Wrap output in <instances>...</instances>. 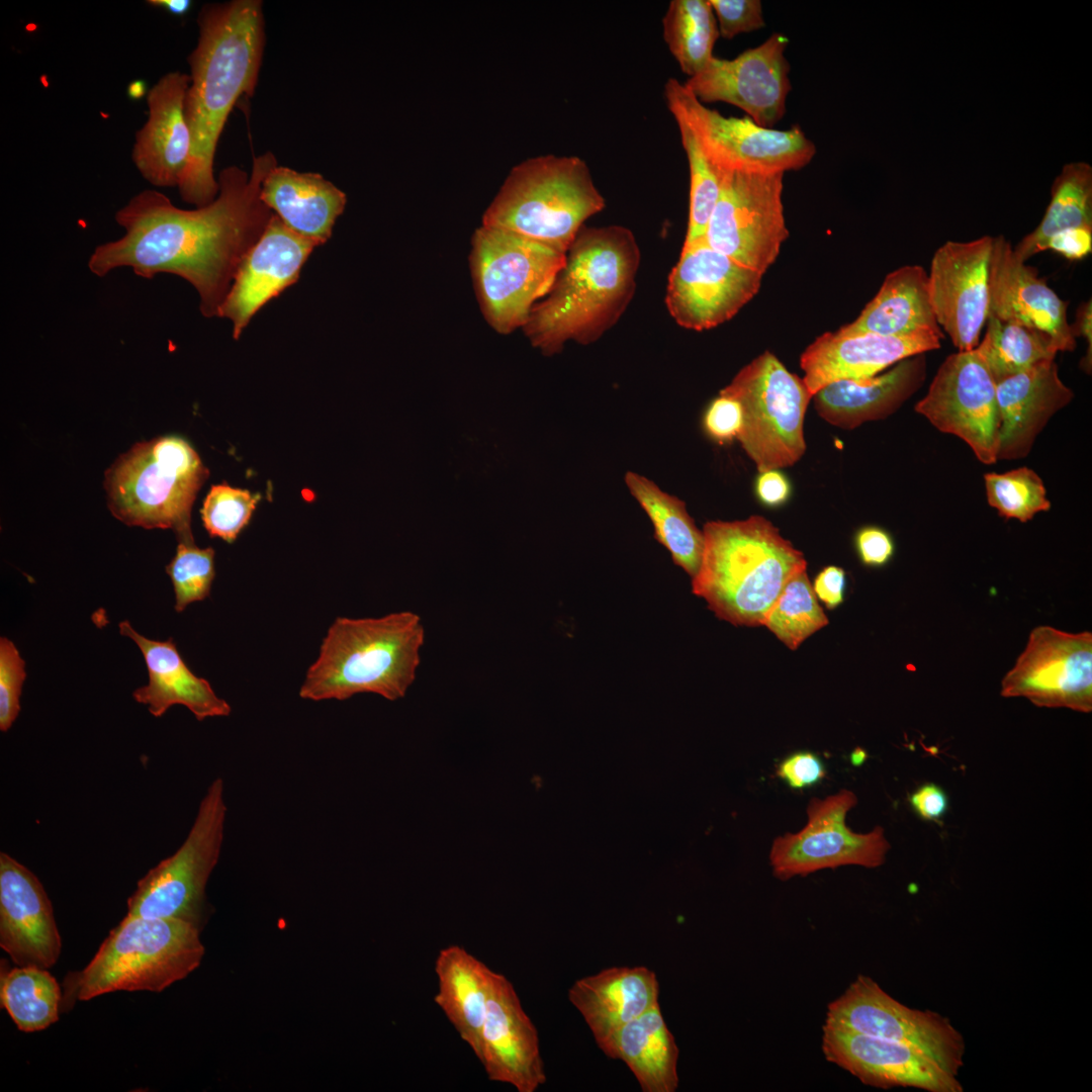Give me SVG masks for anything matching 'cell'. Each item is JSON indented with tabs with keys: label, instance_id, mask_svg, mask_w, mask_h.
I'll list each match as a JSON object with an SVG mask.
<instances>
[{
	"label": "cell",
	"instance_id": "33",
	"mask_svg": "<svg viewBox=\"0 0 1092 1092\" xmlns=\"http://www.w3.org/2000/svg\"><path fill=\"white\" fill-rule=\"evenodd\" d=\"M837 332L897 337L933 333L944 338L932 308L924 268L906 265L889 273L860 314Z\"/></svg>",
	"mask_w": 1092,
	"mask_h": 1092
},
{
	"label": "cell",
	"instance_id": "29",
	"mask_svg": "<svg viewBox=\"0 0 1092 1092\" xmlns=\"http://www.w3.org/2000/svg\"><path fill=\"white\" fill-rule=\"evenodd\" d=\"M925 353L906 358L887 372L858 380H839L813 396L817 414L828 424L852 430L894 414L923 384Z\"/></svg>",
	"mask_w": 1092,
	"mask_h": 1092
},
{
	"label": "cell",
	"instance_id": "34",
	"mask_svg": "<svg viewBox=\"0 0 1092 1092\" xmlns=\"http://www.w3.org/2000/svg\"><path fill=\"white\" fill-rule=\"evenodd\" d=\"M493 972L460 945L441 949L435 961V1003L477 1058Z\"/></svg>",
	"mask_w": 1092,
	"mask_h": 1092
},
{
	"label": "cell",
	"instance_id": "50",
	"mask_svg": "<svg viewBox=\"0 0 1092 1092\" xmlns=\"http://www.w3.org/2000/svg\"><path fill=\"white\" fill-rule=\"evenodd\" d=\"M855 548L864 565L879 567L893 557L895 546L891 535L878 526H866L855 535Z\"/></svg>",
	"mask_w": 1092,
	"mask_h": 1092
},
{
	"label": "cell",
	"instance_id": "45",
	"mask_svg": "<svg viewBox=\"0 0 1092 1092\" xmlns=\"http://www.w3.org/2000/svg\"><path fill=\"white\" fill-rule=\"evenodd\" d=\"M259 499V494L247 489L226 483L212 485L200 511L203 526L211 537L233 543L248 525Z\"/></svg>",
	"mask_w": 1092,
	"mask_h": 1092
},
{
	"label": "cell",
	"instance_id": "49",
	"mask_svg": "<svg viewBox=\"0 0 1092 1092\" xmlns=\"http://www.w3.org/2000/svg\"><path fill=\"white\" fill-rule=\"evenodd\" d=\"M778 776L791 788L803 789L825 778V767L812 752H796L785 758L777 769Z\"/></svg>",
	"mask_w": 1092,
	"mask_h": 1092
},
{
	"label": "cell",
	"instance_id": "37",
	"mask_svg": "<svg viewBox=\"0 0 1092 1092\" xmlns=\"http://www.w3.org/2000/svg\"><path fill=\"white\" fill-rule=\"evenodd\" d=\"M1092 228V169L1082 162L1063 167L1052 187L1051 201L1038 225L1013 248L1023 262L1044 251L1056 234Z\"/></svg>",
	"mask_w": 1092,
	"mask_h": 1092
},
{
	"label": "cell",
	"instance_id": "54",
	"mask_svg": "<svg viewBox=\"0 0 1092 1092\" xmlns=\"http://www.w3.org/2000/svg\"><path fill=\"white\" fill-rule=\"evenodd\" d=\"M754 489L760 503L771 508L784 505L791 495L790 481L780 469L759 472Z\"/></svg>",
	"mask_w": 1092,
	"mask_h": 1092
},
{
	"label": "cell",
	"instance_id": "43",
	"mask_svg": "<svg viewBox=\"0 0 1092 1092\" xmlns=\"http://www.w3.org/2000/svg\"><path fill=\"white\" fill-rule=\"evenodd\" d=\"M984 481L988 504L1005 519L1027 522L1051 508L1042 479L1028 467L989 472Z\"/></svg>",
	"mask_w": 1092,
	"mask_h": 1092
},
{
	"label": "cell",
	"instance_id": "52",
	"mask_svg": "<svg viewBox=\"0 0 1092 1092\" xmlns=\"http://www.w3.org/2000/svg\"><path fill=\"white\" fill-rule=\"evenodd\" d=\"M1092 249V228H1075L1054 235L1045 244V250H1053L1069 260H1080L1088 256Z\"/></svg>",
	"mask_w": 1092,
	"mask_h": 1092
},
{
	"label": "cell",
	"instance_id": "5",
	"mask_svg": "<svg viewBox=\"0 0 1092 1092\" xmlns=\"http://www.w3.org/2000/svg\"><path fill=\"white\" fill-rule=\"evenodd\" d=\"M425 629L418 614L378 618L338 617L330 626L299 697L344 701L372 693L388 701L405 696L420 665Z\"/></svg>",
	"mask_w": 1092,
	"mask_h": 1092
},
{
	"label": "cell",
	"instance_id": "31",
	"mask_svg": "<svg viewBox=\"0 0 1092 1092\" xmlns=\"http://www.w3.org/2000/svg\"><path fill=\"white\" fill-rule=\"evenodd\" d=\"M121 635L131 639L142 651L149 681L138 688L132 697L155 717L163 716L174 705L185 706L198 721L229 716L232 708L219 698L210 684L187 666L172 638L149 639L138 633L128 621L118 625Z\"/></svg>",
	"mask_w": 1092,
	"mask_h": 1092
},
{
	"label": "cell",
	"instance_id": "42",
	"mask_svg": "<svg viewBox=\"0 0 1092 1092\" xmlns=\"http://www.w3.org/2000/svg\"><path fill=\"white\" fill-rule=\"evenodd\" d=\"M690 170V204L687 236L684 245L702 240L718 201L724 171L706 156L690 127L674 118Z\"/></svg>",
	"mask_w": 1092,
	"mask_h": 1092
},
{
	"label": "cell",
	"instance_id": "16",
	"mask_svg": "<svg viewBox=\"0 0 1092 1092\" xmlns=\"http://www.w3.org/2000/svg\"><path fill=\"white\" fill-rule=\"evenodd\" d=\"M915 411L939 431L961 438L982 463L997 462L996 381L976 348L943 361Z\"/></svg>",
	"mask_w": 1092,
	"mask_h": 1092
},
{
	"label": "cell",
	"instance_id": "27",
	"mask_svg": "<svg viewBox=\"0 0 1092 1092\" xmlns=\"http://www.w3.org/2000/svg\"><path fill=\"white\" fill-rule=\"evenodd\" d=\"M190 76L178 71L162 76L147 95L148 119L136 132L132 161L156 187L179 186L187 168L192 140L185 115Z\"/></svg>",
	"mask_w": 1092,
	"mask_h": 1092
},
{
	"label": "cell",
	"instance_id": "25",
	"mask_svg": "<svg viewBox=\"0 0 1092 1092\" xmlns=\"http://www.w3.org/2000/svg\"><path fill=\"white\" fill-rule=\"evenodd\" d=\"M1067 302L1014 253L1003 236L994 238L990 265L989 314L1046 334L1060 351H1074L1076 339Z\"/></svg>",
	"mask_w": 1092,
	"mask_h": 1092
},
{
	"label": "cell",
	"instance_id": "1",
	"mask_svg": "<svg viewBox=\"0 0 1092 1092\" xmlns=\"http://www.w3.org/2000/svg\"><path fill=\"white\" fill-rule=\"evenodd\" d=\"M276 165L267 152L254 158L250 174L224 168L216 198L194 209L177 207L157 190L141 191L115 214L124 235L96 247L89 270L98 277L121 267L145 279L177 275L196 289L200 312L218 316L242 261L274 214L261 188Z\"/></svg>",
	"mask_w": 1092,
	"mask_h": 1092
},
{
	"label": "cell",
	"instance_id": "9",
	"mask_svg": "<svg viewBox=\"0 0 1092 1092\" xmlns=\"http://www.w3.org/2000/svg\"><path fill=\"white\" fill-rule=\"evenodd\" d=\"M566 254L522 235L481 224L471 238L469 266L481 313L507 335L526 324L550 290Z\"/></svg>",
	"mask_w": 1092,
	"mask_h": 1092
},
{
	"label": "cell",
	"instance_id": "21",
	"mask_svg": "<svg viewBox=\"0 0 1092 1092\" xmlns=\"http://www.w3.org/2000/svg\"><path fill=\"white\" fill-rule=\"evenodd\" d=\"M822 1051L828 1062L869 1086L963 1091L957 1075L927 1052L909 1044L824 1024Z\"/></svg>",
	"mask_w": 1092,
	"mask_h": 1092
},
{
	"label": "cell",
	"instance_id": "4",
	"mask_svg": "<svg viewBox=\"0 0 1092 1092\" xmlns=\"http://www.w3.org/2000/svg\"><path fill=\"white\" fill-rule=\"evenodd\" d=\"M704 550L692 590L721 620L763 623L786 583L807 568L804 554L762 516L704 525Z\"/></svg>",
	"mask_w": 1092,
	"mask_h": 1092
},
{
	"label": "cell",
	"instance_id": "28",
	"mask_svg": "<svg viewBox=\"0 0 1092 1092\" xmlns=\"http://www.w3.org/2000/svg\"><path fill=\"white\" fill-rule=\"evenodd\" d=\"M1000 419L998 460L1025 457L1050 419L1068 405L1074 392L1046 360L996 383Z\"/></svg>",
	"mask_w": 1092,
	"mask_h": 1092
},
{
	"label": "cell",
	"instance_id": "19",
	"mask_svg": "<svg viewBox=\"0 0 1092 1092\" xmlns=\"http://www.w3.org/2000/svg\"><path fill=\"white\" fill-rule=\"evenodd\" d=\"M788 43V37L777 32L734 59L714 57L684 85L702 103L732 104L756 124L772 128L786 113L792 89L785 57Z\"/></svg>",
	"mask_w": 1092,
	"mask_h": 1092
},
{
	"label": "cell",
	"instance_id": "18",
	"mask_svg": "<svg viewBox=\"0 0 1092 1092\" xmlns=\"http://www.w3.org/2000/svg\"><path fill=\"white\" fill-rule=\"evenodd\" d=\"M1001 696L1024 697L1037 707L1091 712L1092 633L1034 628L1002 679Z\"/></svg>",
	"mask_w": 1092,
	"mask_h": 1092
},
{
	"label": "cell",
	"instance_id": "24",
	"mask_svg": "<svg viewBox=\"0 0 1092 1092\" xmlns=\"http://www.w3.org/2000/svg\"><path fill=\"white\" fill-rule=\"evenodd\" d=\"M0 946L16 966L41 969L54 967L62 951L43 886L6 852L0 853Z\"/></svg>",
	"mask_w": 1092,
	"mask_h": 1092
},
{
	"label": "cell",
	"instance_id": "13",
	"mask_svg": "<svg viewBox=\"0 0 1092 1092\" xmlns=\"http://www.w3.org/2000/svg\"><path fill=\"white\" fill-rule=\"evenodd\" d=\"M783 177V173L724 172L705 242L764 274L789 236L782 201Z\"/></svg>",
	"mask_w": 1092,
	"mask_h": 1092
},
{
	"label": "cell",
	"instance_id": "47",
	"mask_svg": "<svg viewBox=\"0 0 1092 1092\" xmlns=\"http://www.w3.org/2000/svg\"><path fill=\"white\" fill-rule=\"evenodd\" d=\"M714 11L719 35L726 39L758 30L765 26L762 3L759 0H709Z\"/></svg>",
	"mask_w": 1092,
	"mask_h": 1092
},
{
	"label": "cell",
	"instance_id": "3",
	"mask_svg": "<svg viewBox=\"0 0 1092 1092\" xmlns=\"http://www.w3.org/2000/svg\"><path fill=\"white\" fill-rule=\"evenodd\" d=\"M640 249L626 226L583 225L566 252L563 268L522 328L546 355L565 343L599 340L625 312L636 287Z\"/></svg>",
	"mask_w": 1092,
	"mask_h": 1092
},
{
	"label": "cell",
	"instance_id": "6",
	"mask_svg": "<svg viewBox=\"0 0 1092 1092\" xmlns=\"http://www.w3.org/2000/svg\"><path fill=\"white\" fill-rule=\"evenodd\" d=\"M200 930L183 920L126 914L89 964L66 975L61 1012L106 993L162 992L183 980L204 956Z\"/></svg>",
	"mask_w": 1092,
	"mask_h": 1092
},
{
	"label": "cell",
	"instance_id": "38",
	"mask_svg": "<svg viewBox=\"0 0 1092 1092\" xmlns=\"http://www.w3.org/2000/svg\"><path fill=\"white\" fill-rule=\"evenodd\" d=\"M62 997V986L47 969L9 968L6 960L1 961V1006L19 1030L39 1031L57 1022Z\"/></svg>",
	"mask_w": 1092,
	"mask_h": 1092
},
{
	"label": "cell",
	"instance_id": "41",
	"mask_svg": "<svg viewBox=\"0 0 1092 1092\" xmlns=\"http://www.w3.org/2000/svg\"><path fill=\"white\" fill-rule=\"evenodd\" d=\"M827 624L806 569L786 583L762 623L792 650Z\"/></svg>",
	"mask_w": 1092,
	"mask_h": 1092
},
{
	"label": "cell",
	"instance_id": "32",
	"mask_svg": "<svg viewBox=\"0 0 1092 1092\" xmlns=\"http://www.w3.org/2000/svg\"><path fill=\"white\" fill-rule=\"evenodd\" d=\"M261 199L283 223L316 246L332 236L346 194L321 174L274 166L262 182Z\"/></svg>",
	"mask_w": 1092,
	"mask_h": 1092
},
{
	"label": "cell",
	"instance_id": "51",
	"mask_svg": "<svg viewBox=\"0 0 1092 1092\" xmlns=\"http://www.w3.org/2000/svg\"><path fill=\"white\" fill-rule=\"evenodd\" d=\"M909 803L920 819L939 824L949 808L946 792L934 783L919 786L910 794Z\"/></svg>",
	"mask_w": 1092,
	"mask_h": 1092
},
{
	"label": "cell",
	"instance_id": "44",
	"mask_svg": "<svg viewBox=\"0 0 1092 1092\" xmlns=\"http://www.w3.org/2000/svg\"><path fill=\"white\" fill-rule=\"evenodd\" d=\"M175 594V611L182 612L209 596L215 576L214 550L199 548L193 537L178 540L176 554L166 566Z\"/></svg>",
	"mask_w": 1092,
	"mask_h": 1092
},
{
	"label": "cell",
	"instance_id": "17",
	"mask_svg": "<svg viewBox=\"0 0 1092 1092\" xmlns=\"http://www.w3.org/2000/svg\"><path fill=\"white\" fill-rule=\"evenodd\" d=\"M762 275L711 248L704 239L684 245L668 276L667 310L685 329H713L756 295Z\"/></svg>",
	"mask_w": 1092,
	"mask_h": 1092
},
{
	"label": "cell",
	"instance_id": "40",
	"mask_svg": "<svg viewBox=\"0 0 1092 1092\" xmlns=\"http://www.w3.org/2000/svg\"><path fill=\"white\" fill-rule=\"evenodd\" d=\"M984 338L976 348L997 382L1035 364L1055 360L1059 352L1043 332L988 316Z\"/></svg>",
	"mask_w": 1092,
	"mask_h": 1092
},
{
	"label": "cell",
	"instance_id": "15",
	"mask_svg": "<svg viewBox=\"0 0 1092 1092\" xmlns=\"http://www.w3.org/2000/svg\"><path fill=\"white\" fill-rule=\"evenodd\" d=\"M824 1024L921 1049L957 1076L964 1063V1037L946 1017L903 1005L863 975L828 1004Z\"/></svg>",
	"mask_w": 1092,
	"mask_h": 1092
},
{
	"label": "cell",
	"instance_id": "30",
	"mask_svg": "<svg viewBox=\"0 0 1092 1092\" xmlns=\"http://www.w3.org/2000/svg\"><path fill=\"white\" fill-rule=\"evenodd\" d=\"M656 974L643 966L611 967L576 980L568 990L602 1051L623 1025L658 1004Z\"/></svg>",
	"mask_w": 1092,
	"mask_h": 1092
},
{
	"label": "cell",
	"instance_id": "8",
	"mask_svg": "<svg viewBox=\"0 0 1092 1092\" xmlns=\"http://www.w3.org/2000/svg\"><path fill=\"white\" fill-rule=\"evenodd\" d=\"M208 477L192 446L177 436L136 443L106 470L111 514L127 526L172 529L177 540L193 537L191 510Z\"/></svg>",
	"mask_w": 1092,
	"mask_h": 1092
},
{
	"label": "cell",
	"instance_id": "22",
	"mask_svg": "<svg viewBox=\"0 0 1092 1092\" xmlns=\"http://www.w3.org/2000/svg\"><path fill=\"white\" fill-rule=\"evenodd\" d=\"M477 1059L490 1081L535 1092L546 1082L536 1026L509 979L493 972Z\"/></svg>",
	"mask_w": 1092,
	"mask_h": 1092
},
{
	"label": "cell",
	"instance_id": "26",
	"mask_svg": "<svg viewBox=\"0 0 1092 1092\" xmlns=\"http://www.w3.org/2000/svg\"><path fill=\"white\" fill-rule=\"evenodd\" d=\"M941 339L933 333L904 337L825 333L800 357L803 380L813 396L831 382L870 378L906 358L938 349Z\"/></svg>",
	"mask_w": 1092,
	"mask_h": 1092
},
{
	"label": "cell",
	"instance_id": "2",
	"mask_svg": "<svg viewBox=\"0 0 1092 1092\" xmlns=\"http://www.w3.org/2000/svg\"><path fill=\"white\" fill-rule=\"evenodd\" d=\"M197 23L185 98L192 147L178 189L185 202L201 207L218 194L213 164L226 119L239 99L252 96L257 87L265 48L263 4L259 0L205 4Z\"/></svg>",
	"mask_w": 1092,
	"mask_h": 1092
},
{
	"label": "cell",
	"instance_id": "53",
	"mask_svg": "<svg viewBox=\"0 0 1092 1092\" xmlns=\"http://www.w3.org/2000/svg\"><path fill=\"white\" fill-rule=\"evenodd\" d=\"M845 585L846 575L844 570L841 567L829 565L816 575L812 587L816 598L826 608L832 610L843 602Z\"/></svg>",
	"mask_w": 1092,
	"mask_h": 1092
},
{
	"label": "cell",
	"instance_id": "46",
	"mask_svg": "<svg viewBox=\"0 0 1092 1092\" xmlns=\"http://www.w3.org/2000/svg\"><path fill=\"white\" fill-rule=\"evenodd\" d=\"M26 677L25 661L14 643L0 638V730L8 731L17 718L22 685Z\"/></svg>",
	"mask_w": 1092,
	"mask_h": 1092
},
{
	"label": "cell",
	"instance_id": "14",
	"mask_svg": "<svg viewBox=\"0 0 1092 1092\" xmlns=\"http://www.w3.org/2000/svg\"><path fill=\"white\" fill-rule=\"evenodd\" d=\"M856 803V796L846 789L824 799L813 798L807 807V824L799 832L774 840L769 852L774 876L786 881L841 866H882L890 849L884 829L877 826L862 834L845 824L846 814Z\"/></svg>",
	"mask_w": 1092,
	"mask_h": 1092
},
{
	"label": "cell",
	"instance_id": "11",
	"mask_svg": "<svg viewBox=\"0 0 1092 1092\" xmlns=\"http://www.w3.org/2000/svg\"><path fill=\"white\" fill-rule=\"evenodd\" d=\"M226 811L224 782L216 778L181 846L138 882L126 914L178 919L202 928L207 916L205 888L219 858Z\"/></svg>",
	"mask_w": 1092,
	"mask_h": 1092
},
{
	"label": "cell",
	"instance_id": "10",
	"mask_svg": "<svg viewBox=\"0 0 1092 1092\" xmlns=\"http://www.w3.org/2000/svg\"><path fill=\"white\" fill-rule=\"evenodd\" d=\"M720 393L743 412L737 438L758 472L793 466L804 455V420L812 394L803 378L768 351L745 365Z\"/></svg>",
	"mask_w": 1092,
	"mask_h": 1092
},
{
	"label": "cell",
	"instance_id": "56",
	"mask_svg": "<svg viewBox=\"0 0 1092 1092\" xmlns=\"http://www.w3.org/2000/svg\"><path fill=\"white\" fill-rule=\"evenodd\" d=\"M150 5L157 6L175 15L185 14L191 3L188 0H151Z\"/></svg>",
	"mask_w": 1092,
	"mask_h": 1092
},
{
	"label": "cell",
	"instance_id": "39",
	"mask_svg": "<svg viewBox=\"0 0 1092 1092\" xmlns=\"http://www.w3.org/2000/svg\"><path fill=\"white\" fill-rule=\"evenodd\" d=\"M663 39L689 77L715 57L718 24L709 0H672L662 19Z\"/></svg>",
	"mask_w": 1092,
	"mask_h": 1092
},
{
	"label": "cell",
	"instance_id": "36",
	"mask_svg": "<svg viewBox=\"0 0 1092 1092\" xmlns=\"http://www.w3.org/2000/svg\"><path fill=\"white\" fill-rule=\"evenodd\" d=\"M625 482L649 517L654 538L669 552L673 563L693 578L701 564L704 534L689 515L685 502L632 471L625 474Z\"/></svg>",
	"mask_w": 1092,
	"mask_h": 1092
},
{
	"label": "cell",
	"instance_id": "20",
	"mask_svg": "<svg viewBox=\"0 0 1092 1092\" xmlns=\"http://www.w3.org/2000/svg\"><path fill=\"white\" fill-rule=\"evenodd\" d=\"M994 238L947 241L934 253L928 274L936 321L960 351L978 347L989 314Z\"/></svg>",
	"mask_w": 1092,
	"mask_h": 1092
},
{
	"label": "cell",
	"instance_id": "35",
	"mask_svg": "<svg viewBox=\"0 0 1092 1092\" xmlns=\"http://www.w3.org/2000/svg\"><path fill=\"white\" fill-rule=\"evenodd\" d=\"M602 1052L623 1061L643 1092H674L679 1078V1050L659 1003L623 1025Z\"/></svg>",
	"mask_w": 1092,
	"mask_h": 1092
},
{
	"label": "cell",
	"instance_id": "55",
	"mask_svg": "<svg viewBox=\"0 0 1092 1092\" xmlns=\"http://www.w3.org/2000/svg\"><path fill=\"white\" fill-rule=\"evenodd\" d=\"M1072 335L1076 339L1082 337L1086 340L1088 350L1086 356L1081 362V367L1086 371H1091L1092 361V302L1091 299L1081 303L1076 311V318L1072 326H1070Z\"/></svg>",
	"mask_w": 1092,
	"mask_h": 1092
},
{
	"label": "cell",
	"instance_id": "7",
	"mask_svg": "<svg viewBox=\"0 0 1092 1092\" xmlns=\"http://www.w3.org/2000/svg\"><path fill=\"white\" fill-rule=\"evenodd\" d=\"M605 198L579 157L543 155L514 166L481 224L510 231L566 254Z\"/></svg>",
	"mask_w": 1092,
	"mask_h": 1092
},
{
	"label": "cell",
	"instance_id": "48",
	"mask_svg": "<svg viewBox=\"0 0 1092 1092\" xmlns=\"http://www.w3.org/2000/svg\"><path fill=\"white\" fill-rule=\"evenodd\" d=\"M702 425L705 434L714 442L720 445L730 443L741 432L742 407L736 399L719 393L707 406Z\"/></svg>",
	"mask_w": 1092,
	"mask_h": 1092
},
{
	"label": "cell",
	"instance_id": "12",
	"mask_svg": "<svg viewBox=\"0 0 1092 1092\" xmlns=\"http://www.w3.org/2000/svg\"><path fill=\"white\" fill-rule=\"evenodd\" d=\"M663 92L673 118L686 122L708 159L724 172L785 174L804 168L816 154L815 145L797 124L781 130L760 126L749 117L724 116L674 78L666 81Z\"/></svg>",
	"mask_w": 1092,
	"mask_h": 1092
},
{
	"label": "cell",
	"instance_id": "23",
	"mask_svg": "<svg viewBox=\"0 0 1092 1092\" xmlns=\"http://www.w3.org/2000/svg\"><path fill=\"white\" fill-rule=\"evenodd\" d=\"M314 243L288 229L273 214L258 242L248 252L222 302L218 316L233 324L239 339L252 316L268 301L297 282Z\"/></svg>",
	"mask_w": 1092,
	"mask_h": 1092
}]
</instances>
